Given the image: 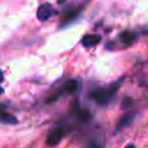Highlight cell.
Wrapping results in <instances>:
<instances>
[{"instance_id":"9","label":"cell","mask_w":148,"mask_h":148,"mask_svg":"<svg viewBox=\"0 0 148 148\" xmlns=\"http://www.w3.org/2000/svg\"><path fill=\"white\" fill-rule=\"evenodd\" d=\"M79 14H80V9H72V10H69V12L65 15V20L62 21V23L66 24L67 22H72L73 20H75V18L77 17Z\"/></svg>"},{"instance_id":"4","label":"cell","mask_w":148,"mask_h":148,"mask_svg":"<svg viewBox=\"0 0 148 148\" xmlns=\"http://www.w3.org/2000/svg\"><path fill=\"white\" fill-rule=\"evenodd\" d=\"M62 136H64V130L60 128V127H57V128H54L50 132L45 142H46L47 146H56L61 141Z\"/></svg>"},{"instance_id":"3","label":"cell","mask_w":148,"mask_h":148,"mask_svg":"<svg viewBox=\"0 0 148 148\" xmlns=\"http://www.w3.org/2000/svg\"><path fill=\"white\" fill-rule=\"evenodd\" d=\"M54 13V9L52 7V5L50 3H42L38 9H37V18L42 22L47 21Z\"/></svg>"},{"instance_id":"10","label":"cell","mask_w":148,"mask_h":148,"mask_svg":"<svg viewBox=\"0 0 148 148\" xmlns=\"http://www.w3.org/2000/svg\"><path fill=\"white\" fill-rule=\"evenodd\" d=\"M133 103H134V102H133L132 98L126 97V98L123 101V104H121V105H123V108H131V106L133 105Z\"/></svg>"},{"instance_id":"13","label":"cell","mask_w":148,"mask_h":148,"mask_svg":"<svg viewBox=\"0 0 148 148\" xmlns=\"http://www.w3.org/2000/svg\"><path fill=\"white\" fill-rule=\"evenodd\" d=\"M3 110H5V108H3V106H0V116H1V113H2Z\"/></svg>"},{"instance_id":"1","label":"cell","mask_w":148,"mask_h":148,"mask_svg":"<svg viewBox=\"0 0 148 148\" xmlns=\"http://www.w3.org/2000/svg\"><path fill=\"white\" fill-rule=\"evenodd\" d=\"M121 82H123V79L118 80L117 82H113L112 84H110L108 87L95 89V90H92V91L89 92V96L97 104H99V105H106L116 96L117 91L119 90V87H120Z\"/></svg>"},{"instance_id":"6","label":"cell","mask_w":148,"mask_h":148,"mask_svg":"<svg viewBox=\"0 0 148 148\" xmlns=\"http://www.w3.org/2000/svg\"><path fill=\"white\" fill-rule=\"evenodd\" d=\"M119 39L125 45H131L138 39V35L133 31H123L119 35Z\"/></svg>"},{"instance_id":"5","label":"cell","mask_w":148,"mask_h":148,"mask_svg":"<svg viewBox=\"0 0 148 148\" xmlns=\"http://www.w3.org/2000/svg\"><path fill=\"white\" fill-rule=\"evenodd\" d=\"M99 42H101V36L96 35V34H88L81 40L82 45L86 47H92V46L97 45Z\"/></svg>"},{"instance_id":"7","label":"cell","mask_w":148,"mask_h":148,"mask_svg":"<svg viewBox=\"0 0 148 148\" xmlns=\"http://www.w3.org/2000/svg\"><path fill=\"white\" fill-rule=\"evenodd\" d=\"M0 121H2L5 124H16L17 123V119L12 113H8L6 110H3L2 113H1V116H0Z\"/></svg>"},{"instance_id":"8","label":"cell","mask_w":148,"mask_h":148,"mask_svg":"<svg viewBox=\"0 0 148 148\" xmlns=\"http://www.w3.org/2000/svg\"><path fill=\"white\" fill-rule=\"evenodd\" d=\"M65 91L67 92V94H73V92H75L76 90H77V88H79V82L76 81V80H68L67 82H66V84H65Z\"/></svg>"},{"instance_id":"15","label":"cell","mask_w":148,"mask_h":148,"mask_svg":"<svg viewBox=\"0 0 148 148\" xmlns=\"http://www.w3.org/2000/svg\"><path fill=\"white\" fill-rule=\"evenodd\" d=\"M62 1H64V0H58V2H62Z\"/></svg>"},{"instance_id":"11","label":"cell","mask_w":148,"mask_h":148,"mask_svg":"<svg viewBox=\"0 0 148 148\" xmlns=\"http://www.w3.org/2000/svg\"><path fill=\"white\" fill-rule=\"evenodd\" d=\"M125 148H135V146H134L133 143H128V145H127Z\"/></svg>"},{"instance_id":"2","label":"cell","mask_w":148,"mask_h":148,"mask_svg":"<svg viewBox=\"0 0 148 148\" xmlns=\"http://www.w3.org/2000/svg\"><path fill=\"white\" fill-rule=\"evenodd\" d=\"M134 118H135V112H132V111H131V112H126L125 114H123V116L118 119V121H117V124H116V130H114V132L118 133V132L125 130L126 127H128V126L133 123Z\"/></svg>"},{"instance_id":"14","label":"cell","mask_w":148,"mask_h":148,"mask_svg":"<svg viewBox=\"0 0 148 148\" xmlns=\"http://www.w3.org/2000/svg\"><path fill=\"white\" fill-rule=\"evenodd\" d=\"M1 92H2V88L0 87V94H1Z\"/></svg>"},{"instance_id":"12","label":"cell","mask_w":148,"mask_h":148,"mask_svg":"<svg viewBox=\"0 0 148 148\" xmlns=\"http://www.w3.org/2000/svg\"><path fill=\"white\" fill-rule=\"evenodd\" d=\"M2 80H3V73L0 71V83L2 82Z\"/></svg>"}]
</instances>
